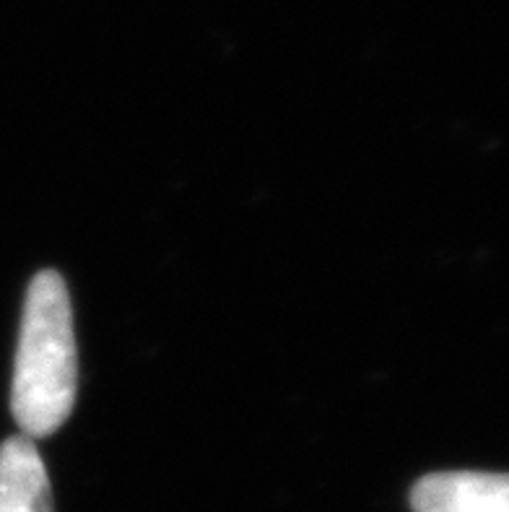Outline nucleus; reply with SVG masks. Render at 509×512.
<instances>
[{"label": "nucleus", "mask_w": 509, "mask_h": 512, "mask_svg": "<svg viewBox=\"0 0 509 512\" xmlns=\"http://www.w3.org/2000/svg\"><path fill=\"white\" fill-rule=\"evenodd\" d=\"M78 388L71 299L58 271L29 284L13 370L11 409L24 435H52L68 419Z\"/></svg>", "instance_id": "obj_1"}, {"label": "nucleus", "mask_w": 509, "mask_h": 512, "mask_svg": "<svg viewBox=\"0 0 509 512\" xmlns=\"http://www.w3.org/2000/svg\"><path fill=\"white\" fill-rule=\"evenodd\" d=\"M413 512H509V481L504 474L450 471L432 474L413 487Z\"/></svg>", "instance_id": "obj_2"}, {"label": "nucleus", "mask_w": 509, "mask_h": 512, "mask_svg": "<svg viewBox=\"0 0 509 512\" xmlns=\"http://www.w3.org/2000/svg\"><path fill=\"white\" fill-rule=\"evenodd\" d=\"M0 512H52L45 463L29 435L0 445Z\"/></svg>", "instance_id": "obj_3"}]
</instances>
